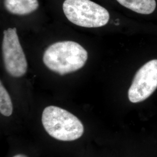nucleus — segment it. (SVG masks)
Instances as JSON below:
<instances>
[{"mask_svg": "<svg viewBox=\"0 0 157 157\" xmlns=\"http://www.w3.org/2000/svg\"><path fill=\"white\" fill-rule=\"evenodd\" d=\"M62 8L67 19L81 27L100 28L109 20L107 10L90 0H65Z\"/></svg>", "mask_w": 157, "mask_h": 157, "instance_id": "nucleus-3", "label": "nucleus"}, {"mask_svg": "<svg viewBox=\"0 0 157 157\" xmlns=\"http://www.w3.org/2000/svg\"><path fill=\"white\" fill-rule=\"evenodd\" d=\"M118 2L133 11L144 15L151 14L156 8L155 0H117Z\"/></svg>", "mask_w": 157, "mask_h": 157, "instance_id": "nucleus-7", "label": "nucleus"}, {"mask_svg": "<svg viewBox=\"0 0 157 157\" xmlns=\"http://www.w3.org/2000/svg\"><path fill=\"white\" fill-rule=\"evenodd\" d=\"M4 5L7 11L17 15H26L36 11L38 0H4Z\"/></svg>", "mask_w": 157, "mask_h": 157, "instance_id": "nucleus-6", "label": "nucleus"}, {"mask_svg": "<svg viewBox=\"0 0 157 157\" xmlns=\"http://www.w3.org/2000/svg\"><path fill=\"white\" fill-rule=\"evenodd\" d=\"M157 89V59H152L136 73L128 90L129 101L133 103L144 101Z\"/></svg>", "mask_w": 157, "mask_h": 157, "instance_id": "nucleus-5", "label": "nucleus"}, {"mask_svg": "<svg viewBox=\"0 0 157 157\" xmlns=\"http://www.w3.org/2000/svg\"><path fill=\"white\" fill-rule=\"evenodd\" d=\"M87 58V51L80 44L72 41H63L50 45L44 52L43 60L50 71L65 75L82 68Z\"/></svg>", "mask_w": 157, "mask_h": 157, "instance_id": "nucleus-1", "label": "nucleus"}, {"mask_svg": "<svg viewBox=\"0 0 157 157\" xmlns=\"http://www.w3.org/2000/svg\"><path fill=\"white\" fill-rule=\"evenodd\" d=\"M0 112L5 117H10L13 112V105L10 95L3 86L0 83Z\"/></svg>", "mask_w": 157, "mask_h": 157, "instance_id": "nucleus-8", "label": "nucleus"}, {"mask_svg": "<svg viewBox=\"0 0 157 157\" xmlns=\"http://www.w3.org/2000/svg\"><path fill=\"white\" fill-rule=\"evenodd\" d=\"M41 122L47 133L58 140H76L84 133V126L79 119L60 107L51 105L45 108Z\"/></svg>", "mask_w": 157, "mask_h": 157, "instance_id": "nucleus-2", "label": "nucleus"}, {"mask_svg": "<svg viewBox=\"0 0 157 157\" xmlns=\"http://www.w3.org/2000/svg\"><path fill=\"white\" fill-rule=\"evenodd\" d=\"M2 45V57L6 71L13 78H21L28 69L26 56L20 44L17 29L4 31Z\"/></svg>", "mask_w": 157, "mask_h": 157, "instance_id": "nucleus-4", "label": "nucleus"}, {"mask_svg": "<svg viewBox=\"0 0 157 157\" xmlns=\"http://www.w3.org/2000/svg\"><path fill=\"white\" fill-rule=\"evenodd\" d=\"M13 157H28L26 156V155L24 154H17L15 155H14Z\"/></svg>", "mask_w": 157, "mask_h": 157, "instance_id": "nucleus-9", "label": "nucleus"}]
</instances>
